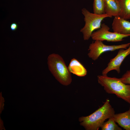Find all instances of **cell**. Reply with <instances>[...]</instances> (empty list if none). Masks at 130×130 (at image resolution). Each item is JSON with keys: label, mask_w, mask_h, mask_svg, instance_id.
<instances>
[{"label": "cell", "mask_w": 130, "mask_h": 130, "mask_svg": "<svg viewBox=\"0 0 130 130\" xmlns=\"http://www.w3.org/2000/svg\"><path fill=\"white\" fill-rule=\"evenodd\" d=\"M18 27V25L16 23H12L10 26V28L11 30L12 31L16 30Z\"/></svg>", "instance_id": "cell-17"}, {"label": "cell", "mask_w": 130, "mask_h": 130, "mask_svg": "<svg viewBox=\"0 0 130 130\" xmlns=\"http://www.w3.org/2000/svg\"><path fill=\"white\" fill-rule=\"evenodd\" d=\"M110 28L104 23L101 24L100 28L92 33L91 37L93 40L108 42H117L123 40L125 38L130 36V35H123L109 31Z\"/></svg>", "instance_id": "cell-6"}, {"label": "cell", "mask_w": 130, "mask_h": 130, "mask_svg": "<svg viewBox=\"0 0 130 130\" xmlns=\"http://www.w3.org/2000/svg\"><path fill=\"white\" fill-rule=\"evenodd\" d=\"M0 130H5V128L4 125L3 121L0 117Z\"/></svg>", "instance_id": "cell-18"}, {"label": "cell", "mask_w": 130, "mask_h": 130, "mask_svg": "<svg viewBox=\"0 0 130 130\" xmlns=\"http://www.w3.org/2000/svg\"><path fill=\"white\" fill-rule=\"evenodd\" d=\"M89 45L88 56L92 60H97L103 53L109 51H114L121 48L127 49L130 45V42L118 45H108L104 44L102 41L95 40Z\"/></svg>", "instance_id": "cell-5"}, {"label": "cell", "mask_w": 130, "mask_h": 130, "mask_svg": "<svg viewBox=\"0 0 130 130\" xmlns=\"http://www.w3.org/2000/svg\"><path fill=\"white\" fill-rule=\"evenodd\" d=\"M118 0V1H119V0Z\"/></svg>", "instance_id": "cell-19"}, {"label": "cell", "mask_w": 130, "mask_h": 130, "mask_svg": "<svg viewBox=\"0 0 130 130\" xmlns=\"http://www.w3.org/2000/svg\"><path fill=\"white\" fill-rule=\"evenodd\" d=\"M5 100L4 98L2 95L1 92L0 93V114L2 111L4 109V102Z\"/></svg>", "instance_id": "cell-16"}, {"label": "cell", "mask_w": 130, "mask_h": 130, "mask_svg": "<svg viewBox=\"0 0 130 130\" xmlns=\"http://www.w3.org/2000/svg\"><path fill=\"white\" fill-rule=\"evenodd\" d=\"M119 17L126 20L130 19V0H119Z\"/></svg>", "instance_id": "cell-12"}, {"label": "cell", "mask_w": 130, "mask_h": 130, "mask_svg": "<svg viewBox=\"0 0 130 130\" xmlns=\"http://www.w3.org/2000/svg\"><path fill=\"white\" fill-rule=\"evenodd\" d=\"M93 13L98 14L105 13L104 0H94Z\"/></svg>", "instance_id": "cell-13"}, {"label": "cell", "mask_w": 130, "mask_h": 130, "mask_svg": "<svg viewBox=\"0 0 130 130\" xmlns=\"http://www.w3.org/2000/svg\"><path fill=\"white\" fill-rule=\"evenodd\" d=\"M114 32L123 35H130V22L120 17H114L112 24Z\"/></svg>", "instance_id": "cell-8"}, {"label": "cell", "mask_w": 130, "mask_h": 130, "mask_svg": "<svg viewBox=\"0 0 130 130\" xmlns=\"http://www.w3.org/2000/svg\"><path fill=\"white\" fill-rule=\"evenodd\" d=\"M97 79L106 92L115 94L130 104V84L123 83L120 78L109 77L107 75H98Z\"/></svg>", "instance_id": "cell-2"}, {"label": "cell", "mask_w": 130, "mask_h": 130, "mask_svg": "<svg viewBox=\"0 0 130 130\" xmlns=\"http://www.w3.org/2000/svg\"><path fill=\"white\" fill-rule=\"evenodd\" d=\"M130 54V45L127 49H119L117 55L110 60L107 66L102 71V75H107L109 72L113 70L120 73L121 65L125 58Z\"/></svg>", "instance_id": "cell-7"}, {"label": "cell", "mask_w": 130, "mask_h": 130, "mask_svg": "<svg viewBox=\"0 0 130 130\" xmlns=\"http://www.w3.org/2000/svg\"><path fill=\"white\" fill-rule=\"evenodd\" d=\"M47 60L49 69L57 81L64 86L70 85L72 81L71 73L62 58L53 53L48 56Z\"/></svg>", "instance_id": "cell-3"}, {"label": "cell", "mask_w": 130, "mask_h": 130, "mask_svg": "<svg viewBox=\"0 0 130 130\" xmlns=\"http://www.w3.org/2000/svg\"><path fill=\"white\" fill-rule=\"evenodd\" d=\"M120 79L123 83L130 84V70L127 71Z\"/></svg>", "instance_id": "cell-15"}, {"label": "cell", "mask_w": 130, "mask_h": 130, "mask_svg": "<svg viewBox=\"0 0 130 130\" xmlns=\"http://www.w3.org/2000/svg\"><path fill=\"white\" fill-rule=\"evenodd\" d=\"M115 112L107 98L101 107L89 116L79 117L78 121L80 125L86 130H98L106 119L113 117Z\"/></svg>", "instance_id": "cell-1"}, {"label": "cell", "mask_w": 130, "mask_h": 130, "mask_svg": "<svg viewBox=\"0 0 130 130\" xmlns=\"http://www.w3.org/2000/svg\"><path fill=\"white\" fill-rule=\"evenodd\" d=\"M105 13L111 17H119L120 8L117 0H104Z\"/></svg>", "instance_id": "cell-11"}, {"label": "cell", "mask_w": 130, "mask_h": 130, "mask_svg": "<svg viewBox=\"0 0 130 130\" xmlns=\"http://www.w3.org/2000/svg\"><path fill=\"white\" fill-rule=\"evenodd\" d=\"M113 117L116 122L126 130H130V107L127 111L115 114Z\"/></svg>", "instance_id": "cell-9"}, {"label": "cell", "mask_w": 130, "mask_h": 130, "mask_svg": "<svg viewBox=\"0 0 130 130\" xmlns=\"http://www.w3.org/2000/svg\"><path fill=\"white\" fill-rule=\"evenodd\" d=\"M108 121L104 122L101 127L102 130H122L116 123L113 117L109 118Z\"/></svg>", "instance_id": "cell-14"}, {"label": "cell", "mask_w": 130, "mask_h": 130, "mask_svg": "<svg viewBox=\"0 0 130 130\" xmlns=\"http://www.w3.org/2000/svg\"><path fill=\"white\" fill-rule=\"evenodd\" d=\"M68 68L71 73L79 77L84 76L87 74V71L84 66L78 60L74 58L71 60Z\"/></svg>", "instance_id": "cell-10"}, {"label": "cell", "mask_w": 130, "mask_h": 130, "mask_svg": "<svg viewBox=\"0 0 130 130\" xmlns=\"http://www.w3.org/2000/svg\"><path fill=\"white\" fill-rule=\"evenodd\" d=\"M81 12L84 16L85 23L84 26L80 29V32L82 33L83 39L85 40L89 39L93 32L100 28L101 23L104 19L112 17L106 13L98 14L92 13L85 8L82 9Z\"/></svg>", "instance_id": "cell-4"}]
</instances>
